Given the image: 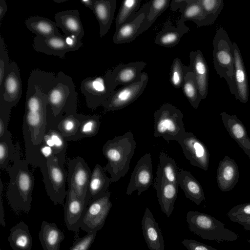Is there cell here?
<instances>
[{
  "label": "cell",
  "instance_id": "cell-9",
  "mask_svg": "<svg viewBox=\"0 0 250 250\" xmlns=\"http://www.w3.org/2000/svg\"><path fill=\"white\" fill-rule=\"evenodd\" d=\"M148 81L147 73L142 72L140 80L115 89L102 106L107 111H116L125 107L135 101L143 94Z\"/></svg>",
  "mask_w": 250,
  "mask_h": 250
},
{
  "label": "cell",
  "instance_id": "cell-13",
  "mask_svg": "<svg viewBox=\"0 0 250 250\" xmlns=\"http://www.w3.org/2000/svg\"><path fill=\"white\" fill-rule=\"evenodd\" d=\"M186 158L191 165L205 171L208 169L209 153L206 145L190 132H186L178 141Z\"/></svg>",
  "mask_w": 250,
  "mask_h": 250
},
{
  "label": "cell",
  "instance_id": "cell-10",
  "mask_svg": "<svg viewBox=\"0 0 250 250\" xmlns=\"http://www.w3.org/2000/svg\"><path fill=\"white\" fill-rule=\"evenodd\" d=\"M83 46L82 40L76 37L62 35L48 38L36 36L33 44L34 50L61 59L65 53L77 51Z\"/></svg>",
  "mask_w": 250,
  "mask_h": 250
},
{
  "label": "cell",
  "instance_id": "cell-1",
  "mask_svg": "<svg viewBox=\"0 0 250 250\" xmlns=\"http://www.w3.org/2000/svg\"><path fill=\"white\" fill-rule=\"evenodd\" d=\"M28 81L47 95L46 129H56L66 113L77 110L78 94L74 83L63 72L56 74L36 69L31 71Z\"/></svg>",
  "mask_w": 250,
  "mask_h": 250
},
{
  "label": "cell",
  "instance_id": "cell-18",
  "mask_svg": "<svg viewBox=\"0 0 250 250\" xmlns=\"http://www.w3.org/2000/svg\"><path fill=\"white\" fill-rule=\"evenodd\" d=\"M178 186V185L168 182L164 178L161 169L158 165L154 188L156 190L161 211L167 217H170L174 209Z\"/></svg>",
  "mask_w": 250,
  "mask_h": 250
},
{
  "label": "cell",
  "instance_id": "cell-46",
  "mask_svg": "<svg viewBox=\"0 0 250 250\" xmlns=\"http://www.w3.org/2000/svg\"><path fill=\"white\" fill-rule=\"evenodd\" d=\"M12 107L3 104H0V137L8 130L7 127L9 116Z\"/></svg>",
  "mask_w": 250,
  "mask_h": 250
},
{
  "label": "cell",
  "instance_id": "cell-37",
  "mask_svg": "<svg viewBox=\"0 0 250 250\" xmlns=\"http://www.w3.org/2000/svg\"><path fill=\"white\" fill-rule=\"evenodd\" d=\"M182 87L184 94L191 105L194 108H197L202 99L198 90L195 75L191 68L185 74Z\"/></svg>",
  "mask_w": 250,
  "mask_h": 250
},
{
  "label": "cell",
  "instance_id": "cell-44",
  "mask_svg": "<svg viewBox=\"0 0 250 250\" xmlns=\"http://www.w3.org/2000/svg\"><path fill=\"white\" fill-rule=\"evenodd\" d=\"M96 234L97 232H92L82 237H80L79 233L75 234L73 245L69 250H89L95 239Z\"/></svg>",
  "mask_w": 250,
  "mask_h": 250
},
{
  "label": "cell",
  "instance_id": "cell-31",
  "mask_svg": "<svg viewBox=\"0 0 250 250\" xmlns=\"http://www.w3.org/2000/svg\"><path fill=\"white\" fill-rule=\"evenodd\" d=\"M25 24L36 36L48 38L62 35L56 22L46 18L38 16L31 17L26 20Z\"/></svg>",
  "mask_w": 250,
  "mask_h": 250
},
{
  "label": "cell",
  "instance_id": "cell-12",
  "mask_svg": "<svg viewBox=\"0 0 250 250\" xmlns=\"http://www.w3.org/2000/svg\"><path fill=\"white\" fill-rule=\"evenodd\" d=\"M67 182L68 188L84 199L91 175V171L84 160L78 156L68 161Z\"/></svg>",
  "mask_w": 250,
  "mask_h": 250
},
{
  "label": "cell",
  "instance_id": "cell-19",
  "mask_svg": "<svg viewBox=\"0 0 250 250\" xmlns=\"http://www.w3.org/2000/svg\"><path fill=\"white\" fill-rule=\"evenodd\" d=\"M234 57V81L235 86V99L243 104L249 100V85L246 68L240 49L236 43H232Z\"/></svg>",
  "mask_w": 250,
  "mask_h": 250
},
{
  "label": "cell",
  "instance_id": "cell-27",
  "mask_svg": "<svg viewBox=\"0 0 250 250\" xmlns=\"http://www.w3.org/2000/svg\"><path fill=\"white\" fill-rule=\"evenodd\" d=\"M110 182V178L106 175L104 167L96 164L91 172L84 200L85 206L87 207L90 200L106 192Z\"/></svg>",
  "mask_w": 250,
  "mask_h": 250
},
{
  "label": "cell",
  "instance_id": "cell-43",
  "mask_svg": "<svg viewBox=\"0 0 250 250\" xmlns=\"http://www.w3.org/2000/svg\"><path fill=\"white\" fill-rule=\"evenodd\" d=\"M190 69V66L184 65L179 58L174 59L171 66L169 77L172 86L176 89L181 87L185 74Z\"/></svg>",
  "mask_w": 250,
  "mask_h": 250
},
{
  "label": "cell",
  "instance_id": "cell-23",
  "mask_svg": "<svg viewBox=\"0 0 250 250\" xmlns=\"http://www.w3.org/2000/svg\"><path fill=\"white\" fill-rule=\"evenodd\" d=\"M150 4L151 0L145 3L140 8L136 18L133 21L125 23L115 29L113 37V41L115 44L129 43L137 37L139 29L149 11Z\"/></svg>",
  "mask_w": 250,
  "mask_h": 250
},
{
  "label": "cell",
  "instance_id": "cell-25",
  "mask_svg": "<svg viewBox=\"0 0 250 250\" xmlns=\"http://www.w3.org/2000/svg\"><path fill=\"white\" fill-rule=\"evenodd\" d=\"M193 72L202 100L207 98L208 86V67L200 50L189 53V65Z\"/></svg>",
  "mask_w": 250,
  "mask_h": 250
},
{
  "label": "cell",
  "instance_id": "cell-40",
  "mask_svg": "<svg viewBox=\"0 0 250 250\" xmlns=\"http://www.w3.org/2000/svg\"><path fill=\"white\" fill-rule=\"evenodd\" d=\"M160 167L164 178L169 182L178 185V167L175 161L163 152L159 154Z\"/></svg>",
  "mask_w": 250,
  "mask_h": 250
},
{
  "label": "cell",
  "instance_id": "cell-42",
  "mask_svg": "<svg viewBox=\"0 0 250 250\" xmlns=\"http://www.w3.org/2000/svg\"><path fill=\"white\" fill-rule=\"evenodd\" d=\"M203 19V9L198 0H188V4L181 12L179 20L182 23L191 21L197 23Z\"/></svg>",
  "mask_w": 250,
  "mask_h": 250
},
{
  "label": "cell",
  "instance_id": "cell-47",
  "mask_svg": "<svg viewBox=\"0 0 250 250\" xmlns=\"http://www.w3.org/2000/svg\"><path fill=\"white\" fill-rule=\"evenodd\" d=\"M182 244L188 250H219L210 246L206 245L191 239L183 240L182 241Z\"/></svg>",
  "mask_w": 250,
  "mask_h": 250
},
{
  "label": "cell",
  "instance_id": "cell-16",
  "mask_svg": "<svg viewBox=\"0 0 250 250\" xmlns=\"http://www.w3.org/2000/svg\"><path fill=\"white\" fill-rule=\"evenodd\" d=\"M146 65L143 61L122 63L109 70L104 75L116 89L118 85H127L140 80L141 72Z\"/></svg>",
  "mask_w": 250,
  "mask_h": 250
},
{
  "label": "cell",
  "instance_id": "cell-29",
  "mask_svg": "<svg viewBox=\"0 0 250 250\" xmlns=\"http://www.w3.org/2000/svg\"><path fill=\"white\" fill-rule=\"evenodd\" d=\"M39 237L43 250H60L61 243L65 238L55 223L45 221L42 222Z\"/></svg>",
  "mask_w": 250,
  "mask_h": 250
},
{
  "label": "cell",
  "instance_id": "cell-34",
  "mask_svg": "<svg viewBox=\"0 0 250 250\" xmlns=\"http://www.w3.org/2000/svg\"><path fill=\"white\" fill-rule=\"evenodd\" d=\"M203 9V19L197 23V27L214 23L224 6L223 0H198Z\"/></svg>",
  "mask_w": 250,
  "mask_h": 250
},
{
  "label": "cell",
  "instance_id": "cell-39",
  "mask_svg": "<svg viewBox=\"0 0 250 250\" xmlns=\"http://www.w3.org/2000/svg\"><path fill=\"white\" fill-rule=\"evenodd\" d=\"M17 152L12 142V135L8 130L0 137V168L5 169L11 160L14 158Z\"/></svg>",
  "mask_w": 250,
  "mask_h": 250
},
{
  "label": "cell",
  "instance_id": "cell-41",
  "mask_svg": "<svg viewBox=\"0 0 250 250\" xmlns=\"http://www.w3.org/2000/svg\"><path fill=\"white\" fill-rule=\"evenodd\" d=\"M53 139L55 146V155L59 164L63 167L65 162V156L67 143L65 138L57 130L50 128L46 130Z\"/></svg>",
  "mask_w": 250,
  "mask_h": 250
},
{
  "label": "cell",
  "instance_id": "cell-52",
  "mask_svg": "<svg viewBox=\"0 0 250 250\" xmlns=\"http://www.w3.org/2000/svg\"><path fill=\"white\" fill-rule=\"evenodd\" d=\"M8 10L7 4L4 0H0V22L2 18L5 16Z\"/></svg>",
  "mask_w": 250,
  "mask_h": 250
},
{
  "label": "cell",
  "instance_id": "cell-2",
  "mask_svg": "<svg viewBox=\"0 0 250 250\" xmlns=\"http://www.w3.org/2000/svg\"><path fill=\"white\" fill-rule=\"evenodd\" d=\"M13 162V164L5 169L10 176L7 191L8 202L15 213L22 211L27 213L31 207L35 181L28 163L21 158L19 146Z\"/></svg>",
  "mask_w": 250,
  "mask_h": 250
},
{
  "label": "cell",
  "instance_id": "cell-32",
  "mask_svg": "<svg viewBox=\"0 0 250 250\" xmlns=\"http://www.w3.org/2000/svg\"><path fill=\"white\" fill-rule=\"evenodd\" d=\"M189 30L185 23L178 21L177 26L167 27L157 34L154 42L163 47H174L178 44L183 35Z\"/></svg>",
  "mask_w": 250,
  "mask_h": 250
},
{
  "label": "cell",
  "instance_id": "cell-20",
  "mask_svg": "<svg viewBox=\"0 0 250 250\" xmlns=\"http://www.w3.org/2000/svg\"><path fill=\"white\" fill-rule=\"evenodd\" d=\"M223 125L229 136L238 144L250 160V138L246 127L235 115L220 113Z\"/></svg>",
  "mask_w": 250,
  "mask_h": 250
},
{
  "label": "cell",
  "instance_id": "cell-36",
  "mask_svg": "<svg viewBox=\"0 0 250 250\" xmlns=\"http://www.w3.org/2000/svg\"><path fill=\"white\" fill-rule=\"evenodd\" d=\"M141 2V0H125L122 1L116 18V29L125 23L133 21L136 18Z\"/></svg>",
  "mask_w": 250,
  "mask_h": 250
},
{
  "label": "cell",
  "instance_id": "cell-15",
  "mask_svg": "<svg viewBox=\"0 0 250 250\" xmlns=\"http://www.w3.org/2000/svg\"><path fill=\"white\" fill-rule=\"evenodd\" d=\"M153 178L151 154L146 153L138 161L132 172L126 194L130 195L137 190V195L140 196L151 186Z\"/></svg>",
  "mask_w": 250,
  "mask_h": 250
},
{
  "label": "cell",
  "instance_id": "cell-28",
  "mask_svg": "<svg viewBox=\"0 0 250 250\" xmlns=\"http://www.w3.org/2000/svg\"><path fill=\"white\" fill-rule=\"evenodd\" d=\"M178 182L187 198L197 205L205 201V194L201 185L189 171L180 170L178 173Z\"/></svg>",
  "mask_w": 250,
  "mask_h": 250
},
{
  "label": "cell",
  "instance_id": "cell-17",
  "mask_svg": "<svg viewBox=\"0 0 250 250\" xmlns=\"http://www.w3.org/2000/svg\"><path fill=\"white\" fill-rule=\"evenodd\" d=\"M87 207L84 199L78 197L71 188H68L64 205V220L70 231L79 233V229Z\"/></svg>",
  "mask_w": 250,
  "mask_h": 250
},
{
  "label": "cell",
  "instance_id": "cell-14",
  "mask_svg": "<svg viewBox=\"0 0 250 250\" xmlns=\"http://www.w3.org/2000/svg\"><path fill=\"white\" fill-rule=\"evenodd\" d=\"M22 94L20 69L15 62H10L1 84L0 85V104L11 107L15 106Z\"/></svg>",
  "mask_w": 250,
  "mask_h": 250
},
{
  "label": "cell",
  "instance_id": "cell-4",
  "mask_svg": "<svg viewBox=\"0 0 250 250\" xmlns=\"http://www.w3.org/2000/svg\"><path fill=\"white\" fill-rule=\"evenodd\" d=\"M188 229L200 238L216 241H234L239 235L226 228L223 223L208 214L188 211L186 215Z\"/></svg>",
  "mask_w": 250,
  "mask_h": 250
},
{
  "label": "cell",
  "instance_id": "cell-38",
  "mask_svg": "<svg viewBox=\"0 0 250 250\" xmlns=\"http://www.w3.org/2000/svg\"><path fill=\"white\" fill-rule=\"evenodd\" d=\"M170 3L169 0H151L150 9L139 29L137 37L150 27L157 18L167 8Z\"/></svg>",
  "mask_w": 250,
  "mask_h": 250
},
{
  "label": "cell",
  "instance_id": "cell-6",
  "mask_svg": "<svg viewBox=\"0 0 250 250\" xmlns=\"http://www.w3.org/2000/svg\"><path fill=\"white\" fill-rule=\"evenodd\" d=\"M182 112L169 103L161 105L154 113V136L167 141H178L186 133Z\"/></svg>",
  "mask_w": 250,
  "mask_h": 250
},
{
  "label": "cell",
  "instance_id": "cell-26",
  "mask_svg": "<svg viewBox=\"0 0 250 250\" xmlns=\"http://www.w3.org/2000/svg\"><path fill=\"white\" fill-rule=\"evenodd\" d=\"M116 0H95L93 10L100 26V36L104 37L108 31L114 17Z\"/></svg>",
  "mask_w": 250,
  "mask_h": 250
},
{
  "label": "cell",
  "instance_id": "cell-49",
  "mask_svg": "<svg viewBox=\"0 0 250 250\" xmlns=\"http://www.w3.org/2000/svg\"><path fill=\"white\" fill-rule=\"evenodd\" d=\"M231 221L242 226L247 230H250V215H230L228 216Z\"/></svg>",
  "mask_w": 250,
  "mask_h": 250
},
{
  "label": "cell",
  "instance_id": "cell-54",
  "mask_svg": "<svg viewBox=\"0 0 250 250\" xmlns=\"http://www.w3.org/2000/svg\"><path fill=\"white\" fill-rule=\"evenodd\" d=\"M68 0H53V1H54L56 3H61L62 2H64Z\"/></svg>",
  "mask_w": 250,
  "mask_h": 250
},
{
  "label": "cell",
  "instance_id": "cell-30",
  "mask_svg": "<svg viewBox=\"0 0 250 250\" xmlns=\"http://www.w3.org/2000/svg\"><path fill=\"white\" fill-rule=\"evenodd\" d=\"M8 240L13 250H31L32 238L29 227L23 222H20L10 229Z\"/></svg>",
  "mask_w": 250,
  "mask_h": 250
},
{
  "label": "cell",
  "instance_id": "cell-51",
  "mask_svg": "<svg viewBox=\"0 0 250 250\" xmlns=\"http://www.w3.org/2000/svg\"><path fill=\"white\" fill-rule=\"evenodd\" d=\"M3 189V185L2 183V181H0V224L3 227H5L6 226L5 221V217H4V208L2 204V190Z\"/></svg>",
  "mask_w": 250,
  "mask_h": 250
},
{
  "label": "cell",
  "instance_id": "cell-48",
  "mask_svg": "<svg viewBox=\"0 0 250 250\" xmlns=\"http://www.w3.org/2000/svg\"><path fill=\"white\" fill-rule=\"evenodd\" d=\"M250 215V202L236 205L232 208L227 213L230 215Z\"/></svg>",
  "mask_w": 250,
  "mask_h": 250
},
{
  "label": "cell",
  "instance_id": "cell-5",
  "mask_svg": "<svg viewBox=\"0 0 250 250\" xmlns=\"http://www.w3.org/2000/svg\"><path fill=\"white\" fill-rule=\"evenodd\" d=\"M232 43L225 30L217 28L212 41L213 64L217 74L228 83L230 93L235 94Z\"/></svg>",
  "mask_w": 250,
  "mask_h": 250
},
{
  "label": "cell",
  "instance_id": "cell-21",
  "mask_svg": "<svg viewBox=\"0 0 250 250\" xmlns=\"http://www.w3.org/2000/svg\"><path fill=\"white\" fill-rule=\"evenodd\" d=\"M239 178V167L235 161L226 155L218 164L216 181L220 190L224 192L232 189Z\"/></svg>",
  "mask_w": 250,
  "mask_h": 250
},
{
  "label": "cell",
  "instance_id": "cell-50",
  "mask_svg": "<svg viewBox=\"0 0 250 250\" xmlns=\"http://www.w3.org/2000/svg\"><path fill=\"white\" fill-rule=\"evenodd\" d=\"M188 4V0H173L170 1L171 10L174 12L179 9L181 12L186 8Z\"/></svg>",
  "mask_w": 250,
  "mask_h": 250
},
{
  "label": "cell",
  "instance_id": "cell-22",
  "mask_svg": "<svg viewBox=\"0 0 250 250\" xmlns=\"http://www.w3.org/2000/svg\"><path fill=\"white\" fill-rule=\"evenodd\" d=\"M143 236L149 250H165L163 236L152 212L145 209L142 222Z\"/></svg>",
  "mask_w": 250,
  "mask_h": 250
},
{
  "label": "cell",
  "instance_id": "cell-55",
  "mask_svg": "<svg viewBox=\"0 0 250 250\" xmlns=\"http://www.w3.org/2000/svg\"><path fill=\"white\" fill-rule=\"evenodd\" d=\"M0 250H2L1 249H0Z\"/></svg>",
  "mask_w": 250,
  "mask_h": 250
},
{
  "label": "cell",
  "instance_id": "cell-35",
  "mask_svg": "<svg viewBox=\"0 0 250 250\" xmlns=\"http://www.w3.org/2000/svg\"><path fill=\"white\" fill-rule=\"evenodd\" d=\"M100 122L98 115H87L82 122L76 134L67 141H75L84 138L96 136L100 129Z\"/></svg>",
  "mask_w": 250,
  "mask_h": 250
},
{
  "label": "cell",
  "instance_id": "cell-3",
  "mask_svg": "<svg viewBox=\"0 0 250 250\" xmlns=\"http://www.w3.org/2000/svg\"><path fill=\"white\" fill-rule=\"evenodd\" d=\"M136 142L131 131L108 140L103 146V155L107 160L104 170L110 175L111 182H117L128 171L134 154Z\"/></svg>",
  "mask_w": 250,
  "mask_h": 250
},
{
  "label": "cell",
  "instance_id": "cell-11",
  "mask_svg": "<svg viewBox=\"0 0 250 250\" xmlns=\"http://www.w3.org/2000/svg\"><path fill=\"white\" fill-rule=\"evenodd\" d=\"M116 89L105 75L83 79L81 90L85 98L88 107L96 109L105 101Z\"/></svg>",
  "mask_w": 250,
  "mask_h": 250
},
{
  "label": "cell",
  "instance_id": "cell-8",
  "mask_svg": "<svg viewBox=\"0 0 250 250\" xmlns=\"http://www.w3.org/2000/svg\"><path fill=\"white\" fill-rule=\"evenodd\" d=\"M111 192L107 190L88 203L82 220L81 229L87 233L97 232L105 223L112 207Z\"/></svg>",
  "mask_w": 250,
  "mask_h": 250
},
{
  "label": "cell",
  "instance_id": "cell-33",
  "mask_svg": "<svg viewBox=\"0 0 250 250\" xmlns=\"http://www.w3.org/2000/svg\"><path fill=\"white\" fill-rule=\"evenodd\" d=\"M86 116L78 113L77 110L66 113L58 124L55 129L67 140L76 134L82 122Z\"/></svg>",
  "mask_w": 250,
  "mask_h": 250
},
{
  "label": "cell",
  "instance_id": "cell-45",
  "mask_svg": "<svg viewBox=\"0 0 250 250\" xmlns=\"http://www.w3.org/2000/svg\"><path fill=\"white\" fill-rule=\"evenodd\" d=\"M8 54L4 40L0 38V85L1 84L6 70L10 64Z\"/></svg>",
  "mask_w": 250,
  "mask_h": 250
},
{
  "label": "cell",
  "instance_id": "cell-7",
  "mask_svg": "<svg viewBox=\"0 0 250 250\" xmlns=\"http://www.w3.org/2000/svg\"><path fill=\"white\" fill-rule=\"evenodd\" d=\"M46 193L54 205H63L66 197L67 173L55 158L49 159L40 168Z\"/></svg>",
  "mask_w": 250,
  "mask_h": 250
},
{
  "label": "cell",
  "instance_id": "cell-53",
  "mask_svg": "<svg viewBox=\"0 0 250 250\" xmlns=\"http://www.w3.org/2000/svg\"><path fill=\"white\" fill-rule=\"evenodd\" d=\"M80 1L85 7L93 11L95 0H81Z\"/></svg>",
  "mask_w": 250,
  "mask_h": 250
},
{
  "label": "cell",
  "instance_id": "cell-24",
  "mask_svg": "<svg viewBox=\"0 0 250 250\" xmlns=\"http://www.w3.org/2000/svg\"><path fill=\"white\" fill-rule=\"evenodd\" d=\"M55 22L66 36H74L82 39L84 32L78 10H69L57 12L55 15Z\"/></svg>",
  "mask_w": 250,
  "mask_h": 250
}]
</instances>
